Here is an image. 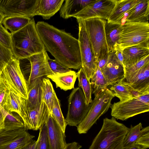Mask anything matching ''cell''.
<instances>
[{
    "label": "cell",
    "mask_w": 149,
    "mask_h": 149,
    "mask_svg": "<svg viewBox=\"0 0 149 149\" xmlns=\"http://www.w3.org/2000/svg\"><path fill=\"white\" fill-rule=\"evenodd\" d=\"M36 27L45 50L56 61L69 69L81 68L78 39L71 33L44 22H38Z\"/></svg>",
    "instance_id": "6da1fadb"
},
{
    "label": "cell",
    "mask_w": 149,
    "mask_h": 149,
    "mask_svg": "<svg viewBox=\"0 0 149 149\" xmlns=\"http://www.w3.org/2000/svg\"><path fill=\"white\" fill-rule=\"evenodd\" d=\"M11 34V50L14 57L17 59L27 58L45 49L33 18L22 29Z\"/></svg>",
    "instance_id": "7a4b0ae2"
},
{
    "label": "cell",
    "mask_w": 149,
    "mask_h": 149,
    "mask_svg": "<svg viewBox=\"0 0 149 149\" xmlns=\"http://www.w3.org/2000/svg\"><path fill=\"white\" fill-rule=\"evenodd\" d=\"M128 128L113 117L105 118L88 149H122Z\"/></svg>",
    "instance_id": "3957f363"
},
{
    "label": "cell",
    "mask_w": 149,
    "mask_h": 149,
    "mask_svg": "<svg viewBox=\"0 0 149 149\" xmlns=\"http://www.w3.org/2000/svg\"><path fill=\"white\" fill-rule=\"evenodd\" d=\"M0 81L3 87L9 92L27 99V82L21 71L19 60L13 58L0 74Z\"/></svg>",
    "instance_id": "277c9868"
},
{
    "label": "cell",
    "mask_w": 149,
    "mask_h": 149,
    "mask_svg": "<svg viewBox=\"0 0 149 149\" xmlns=\"http://www.w3.org/2000/svg\"><path fill=\"white\" fill-rule=\"evenodd\" d=\"M149 23L126 22L122 25L116 45L121 50L135 45L149 48Z\"/></svg>",
    "instance_id": "5b68a950"
},
{
    "label": "cell",
    "mask_w": 149,
    "mask_h": 149,
    "mask_svg": "<svg viewBox=\"0 0 149 149\" xmlns=\"http://www.w3.org/2000/svg\"><path fill=\"white\" fill-rule=\"evenodd\" d=\"M110 108L111 115L123 121L149 111V93H142L127 100L114 102Z\"/></svg>",
    "instance_id": "8992f818"
},
{
    "label": "cell",
    "mask_w": 149,
    "mask_h": 149,
    "mask_svg": "<svg viewBox=\"0 0 149 149\" xmlns=\"http://www.w3.org/2000/svg\"><path fill=\"white\" fill-rule=\"evenodd\" d=\"M115 96L107 88L96 96L91 103L90 109L83 120L77 126L79 134L86 133L97 120L108 110Z\"/></svg>",
    "instance_id": "52a82bcc"
},
{
    "label": "cell",
    "mask_w": 149,
    "mask_h": 149,
    "mask_svg": "<svg viewBox=\"0 0 149 149\" xmlns=\"http://www.w3.org/2000/svg\"><path fill=\"white\" fill-rule=\"evenodd\" d=\"M69 97L68 111L65 120L67 125L77 126L87 115L91 103L86 104L84 93L79 87L74 88Z\"/></svg>",
    "instance_id": "ba28073f"
},
{
    "label": "cell",
    "mask_w": 149,
    "mask_h": 149,
    "mask_svg": "<svg viewBox=\"0 0 149 149\" xmlns=\"http://www.w3.org/2000/svg\"><path fill=\"white\" fill-rule=\"evenodd\" d=\"M79 25V41L81 68L90 80L95 73L96 63L91 44L85 27L83 21L77 19Z\"/></svg>",
    "instance_id": "9c48e42d"
},
{
    "label": "cell",
    "mask_w": 149,
    "mask_h": 149,
    "mask_svg": "<svg viewBox=\"0 0 149 149\" xmlns=\"http://www.w3.org/2000/svg\"><path fill=\"white\" fill-rule=\"evenodd\" d=\"M83 20L97 64L98 58L101 51L103 49L108 50L105 31L107 21L105 19L98 18Z\"/></svg>",
    "instance_id": "30bf717a"
},
{
    "label": "cell",
    "mask_w": 149,
    "mask_h": 149,
    "mask_svg": "<svg viewBox=\"0 0 149 149\" xmlns=\"http://www.w3.org/2000/svg\"><path fill=\"white\" fill-rule=\"evenodd\" d=\"M38 0H1L0 12L4 17H34Z\"/></svg>",
    "instance_id": "8fae6325"
},
{
    "label": "cell",
    "mask_w": 149,
    "mask_h": 149,
    "mask_svg": "<svg viewBox=\"0 0 149 149\" xmlns=\"http://www.w3.org/2000/svg\"><path fill=\"white\" fill-rule=\"evenodd\" d=\"M117 0H95L73 17L84 20L98 18L108 20Z\"/></svg>",
    "instance_id": "7c38bea8"
},
{
    "label": "cell",
    "mask_w": 149,
    "mask_h": 149,
    "mask_svg": "<svg viewBox=\"0 0 149 149\" xmlns=\"http://www.w3.org/2000/svg\"><path fill=\"white\" fill-rule=\"evenodd\" d=\"M35 136L24 128L14 130H0V149H21Z\"/></svg>",
    "instance_id": "4fadbf2b"
},
{
    "label": "cell",
    "mask_w": 149,
    "mask_h": 149,
    "mask_svg": "<svg viewBox=\"0 0 149 149\" xmlns=\"http://www.w3.org/2000/svg\"><path fill=\"white\" fill-rule=\"evenodd\" d=\"M49 58L45 49L42 52L27 58L31 66L30 73L27 81L28 89L37 79L54 74L48 64Z\"/></svg>",
    "instance_id": "5bb4252c"
},
{
    "label": "cell",
    "mask_w": 149,
    "mask_h": 149,
    "mask_svg": "<svg viewBox=\"0 0 149 149\" xmlns=\"http://www.w3.org/2000/svg\"><path fill=\"white\" fill-rule=\"evenodd\" d=\"M122 82L132 91L141 93H149V63L125 76Z\"/></svg>",
    "instance_id": "9a60e30c"
},
{
    "label": "cell",
    "mask_w": 149,
    "mask_h": 149,
    "mask_svg": "<svg viewBox=\"0 0 149 149\" xmlns=\"http://www.w3.org/2000/svg\"><path fill=\"white\" fill-rule=\"evenodd\" d=\"M50 114L43 100L41 104L36 108H27L26 115L23 120L24 128L26 130H38L46 123Z\"/></svg>",
    "instance_id": "2e32d148"
},
{
    "label": "cell",
    "mask_w": 149,
    "mask_h": 149,
    "mask_svg": "<svg viewBox=\"0 0 149 149\" xmlns=\"http://www.w3.org/2000/svg\"><path fill=\"white\" fill-rule=\"evenodd\" d=\"M107 62L101 70L109 86L121 81L124 77V67L118 58L114 50L109 52Z\"/></svg>",
    "instance_id": "e0dca14e"
},
{
    "label": "cell",
    "mask_w": 149,
    "mask_h": 149,
    "mask_svg": "<svg viewBox=\"0 0 149 149\" xmlns=\"http://www.w3.org/2000/svg\"><path fill=\"white\" fill-rule=\"evenodd\" d=\"M45 123L49 149H64L67 145L65 132L51 113Z\"/></svg>",
    "instance_id": "ac0fdd59"
},
{
    "label": "cell",
    "mask_w": 149,
    "mask_h": 149,
    "mask_svg": "<svg viewBox=\"0 0 149 149\" xmlns=\"http://www.w3.org/2000/svg\"><path fill=\"white\" fill-rule=\"evenodd\" d=\"M64 0H38L34 16L40 15L49 19L59 10Z\"/></svg>",
    "instance_id": "d6986e66"
},
{
    "label": "cell",
    "mask_w": 149,
    "mask_h": 149,
    "mask_svg": "<svg viewBox=\"0 0 149 149\" xmlns=\"http://www.w3.org/2000/svg\"><path fill=\"white\" fill-rule=\"evenodd\" d=\"M3 108L7 111L16 113L21 117L23 120L26 114V100L8 91Z\"/></svg>",
    "instance_id": "ffe728a7"
},
{
    "label": "cell",
    "mask_w": 149,
    "mask_h": 149,
    "mask_svg": "<svg viewBox=\"0 0 149 149\" xmlns=\"http://www.w3.org/2000/svg\"><path fill=\"white\" fill-rule=\"evenodd\" d=\"M126 22H148L149 15V0H140L130 10Z\"/></svg>",
    "instance_id": "44dd1931"
},
{
    "label": "cell",
    "mask_w": 149,
    "mask_h": 149,
    "mask_svg": "<svg viewBox=\"0 0 149 149\" xmlns=\"http://www.w3.org/2000/svg\"><path fill=\"white\" fill-rule=\"evenodd\" d=\"M149 55V48L139 45L126 47L122 51L124 67L132 64Z\"/></svg>",
    "instance_id": "7402d4cb"
},
{
    "label": "cell",
    "mask_w": 149,
    "mask_h": 149,
    "mask_svg": "<svg viewBox=\"0 0 149 149\" xmlns=\"http://www.w3.org/2000/svg\"><path fill=\"white\" fill-rule=\"evenodd\" d=\"M94 1L66 0L60 10V16L64 19L73 17Z\"/></svg>",
    "instance_id": "603a6c76"
},
{
    "label": "cell",
    "mask_w": 149,
    "mask_h": 149,
    "mask_svg": "<svg viewBox=\"0 0 149 149\" xmlns=\"http://www.w3.org/2000/svg\"><path fill=\"white\" fill-rule=\"evenodd\" d=\"M140 0H117L108 20V22L121 23L125 14L139 2Z\"/></svg>",
    "instance_id": "cb8c5ba5"
},
{
    "label": "cell",
    "mask_w": 149,
    "mask_h": 149,
    "mask_svg": "<svg viewBox=\"0 0 149 149\" xmlns=\"http://www.w3.org/2000/svg\"><path fill=\"white\" fill-rule=\"evenodd\" d=\"M47 77L54 81L56 87L66 91L74 88L77 74L75 71L71 70L64 73L50 74L47 76Z\"/></svg>",
    "instance_id": "d4e9b609"
},
{
    "label": "cell",
    "mask_w": 149,
    "mask_h": 149,
    "mask_svg": "<svg viewBox=\"0 0 149 149\" xmlns=\"http://www.w3.org/2000/svg\"><path fill=\"white\" fill-rule=\"evenodd\" d=\"M42 78L37 79L28 88V97L26 100L27 108L34 109L40 106L42 101Z\"/></svg>",
    "instance_id": "484cf974"
},
{
    "label": "cell",
    "mask_w": 149,
    "mask_h": 149,
    "mask_svg": "<svg viewBox=\"0 0 149 149\" xmlns=\"http://www.w3.org/2000/svg\"><path fill=\"white\" fill-rule=\"evenodd\" d=\"M122 25V23L107 22L105 31L108 52L113 50L116 45L121 30Z\"/></svg>",
    "instance_id": "4316f807"
},
{
    "label": "cell",
    "mask_w": 149,
    "mask_h": 149,
    "mask_svg": "<svg viewBox=\"0 0 149 149\" xmlns=\"http://www.w3.org/2000/svg\"><path fill=\"white\" fill-rule=\"evenodd\" d=\"M149 132V127L148 126L143 127L141 123L134 126L131 125L130 127L128 128L127 133L125 138L123 148L134 145L141 135Z\"/></svg>",
    "instance_id": "83f0119b"
},
{
    "label": "cell",
    "mask_w": 149,
    "mask_h": 149,
    "mask_svg": "<svg viewBox=\"0 0 149 149\" xmlns=\"http://www.w3.org/2000/svg\"><path fill=\"white\" fill-rule=\"evenodd\" d=\"M31 19L30 18L19 16H13L5 17L2 24L11 33H14L27 25Z\"/></svg>",
    "instance_id": "f1b7e54d"
},
{
    "label": "cell",
    "mask_w": 149,
    "mask_h": 149,
    "mask_svg": "<svg viewBox=\"0 0 149 149\" xmlns=\"http://www.w3.org/2000/svg\"><path fill=\"white\" fill-rule=\"evenodd\" d=\"M92 93L95 97L104 91L109 86L101 70L97 65L96 70L90 79Z\"/></svg>",
    "instance_id": "f546056e"
},
{
    "label": "cell",
    "mask_w": 149,
    "mask_h": 149,
    "mask_svg": "<svg viewBox=\"0 0 149 149\" xmlns=\"http://www.w3.org/2000/svg\"><path fill=\"white\" fill-rule=\"evenodd\" d=\"M109 89L112 92L114 96L118 98L120 101L144 93L132 91L127 86L123 84L122 81L111 86Z\"/></svg>",
    "instance_id": "4dcf8cb0"
},
{
    "label": "cell",
    "mask_w": 149,
    "mask_h": 149,
    "mask_svg": "<svg viewBox=\"0 0 149 149\" xmlns=\"http://www.w3.org/2000/svg\"><path fill=\"white\" fill-rule=\"evenodd\" d=\"M79 80V87L81 88L85 95L86 104L92 102V88L90 80L87 78L83 68H81L77 72Z\"/></svg>",
    "instance_id": "1f68e13d"
},
{
    "label": "cell",
    "mask_w": 149,
    "mask_h": 149,
    "mask_svg": "<svg viewBox=\"0 0 149 149\" xmlns=\"http://www.w3.org/2000/svg\"><path fill=\"white\" fill-rule=\"evenodd\" d=\"M42 89L43 100L51 113L53 106L54 97L56 93L48 78H42Z\"/></svg>",
    "instance_id": "d6a6232c"
},
{
    "label": "cell",
    "mask_w": 149,
    "mask_h": 149,
    "mask_svg": "<svg viewBox=\"0 0 149 149\" xmlns=\"http://www.w3.org/2000/svg\"><path fill=\"white\" fill-rule=\"evenodd\" d=\"M4 123V129L6 130H14L24 127L23 121L21 117L17 113L13 114L9 111H7Z\"/></svg>",
    "instance_id": "836d02e7"
},
{
    "label": "cell",
    "mask_w": 149,
    "mask_h": 149,
    "mask_svg": "<svg viewBox=\"0 0 149 149\" xmlns=\"http://www.w3.org/2000/svg\"><path fill=\"white\" fill-rule=\"evenodd\" d=\"M51 114L63 131L65 132L67 124L62 114L60 102L56 93L54 97L53 106Z\"/></svg>",
    "instance_id": "e575fe53"
},
{
    "label": "cell",
    "mask_w": 149,
    "mask_h": 149,
    "mask_svg": "<svg viewBox=\"0 0 149 149\" xmlns=\"http://www.w3.org/2000/svg\"><path fill=\"white\" fill-rule=\"evenodd\" d=\"M13 57L11 50L0 42V74Z\"/></svg>",
    "instance_id": "d590c367"
},
{
    "label": "cell",
    "mask_w": 149,
    "mask_h": 149,
    "mask_svg": "<svg viewBox=\"0 0 149 149\" xmlns=\"http://www.w3.org/2000/svg\"><path fill=\"white\" fill-rule=\"evenodd\" d=\"M148 63L149 55L135 63L124 67V77L139 70Z\"/></svg>",
    "instance_id": "8d00e7d4"
},
{
    "label": "cell",
    "mask_w": 149,
    "mask_h": 149,
    "mask_svg": "<svg viewBox=\"0 0 149 149\" xmlns=\"http://www.w3.org/2000/svg\"><path fill=\"white\" fill-rule=\"evenodd\" d=\"M37 149H49L46 123L39 129Z\"/></svg>",
    "instance_id": "74e56055"
},
{
    "label": "cell",
    "mask_w": 149,
    "mask_h": 149,
    "mask_svg": "<svg viewBox=\"0 0 149 149\" xmlns=\"http://www.w3.org/2000/svg\"><path fill=\"white\" fill-rule=\"evenodd\" d=\"M49 66L54 74L64 73L70 71L69 68L62 65L55 59H52L49 58L48 59Z\"/></svg>",
    "instance_id": "f35d334b"
},
{
    "label": "cell",
    "mask_w": 149,
    "mask_h": 149,
    "mask_svg": "<svg viewBox=\"0 0 149 149\" xmlns=\"http://www.w3.org/2000/svg\"><path fill=\"white\" fill-rule=\"evenodd\" d=\"M0 42L11 49V34L0 23Z\"/></svg>",
    "instance_id": "ab89813d"
},
{
    "label": "cell",
    "mask_w": 149,
    "mask_h": 149,
    "mask_svg": "<svg viewBox=\"0 0 149 149\" xmlns=\"http://www.w3.org/2000/svg\"><path fill=\"white\" fill-rule=\"evenodd\" d=\"M109 56V52L107 49H102L100 52L97 59V65L101 70L106 64Z\"/></svg>",
    "instance_id": "60d3db41"
},
{
    "label": "cell",
    "mask_w": 149,
    "mask_h": 149,
    "mask_svg": "<svg viewBox=\"0 0 149 149\" xmlns=\"http://www.w3.org/2000/svg\"><path fill=\"white\" fill-rule=\"evenodd\" d=\"M135 144L141 147L143 149L149 147V132L141 135L136 141Z\"/></svg>",
    "instance_id": "b9f144b4"
},
{
    "label": "cell",
    "mask_w": 149,
    "mask_h": 149,
    "mask_svg": "<svg viewBox=\"0 0 149 149\" xmlns=\"http://www.w3.org/2000/svg\"><path fill=\"white\" fill-rule=\"evenodd\" d=\"M8 91L3 88L0 90V108H3V106Z\"/></svg>",
    "instance_id": "7bdbcfd3"
},
{
    "label": "cell",
    "mask_w": 149,
    "mask_h": 149,
    "mask_svg": "<svg viewBox=\"0 0 149 149\" xmlns=\"http://www.w3.org/2000/svg\"><path fill=\"white\" fill-rule=\"evenodd\" d=\"M7 111L4 108H0V130L4 128V121Z\"/></svg>",
    "instance_id": "ee69618b"
},
{
    "label": "cell",
    "mask_w": 149,
    "mask_h": 149,
    "mask_svg": "<svg viewBox=\"0 0 149 149\" xmlns=\"http://www.w3.org/2000/svg\"><path fill=\"white\" fill-rule=\"evenodd\" d=\"M38 145L37 140H33L21 149H37Z\"/></svg>",
    "instance_id": "f6af8a7d"
},
{
    "label": "cell",
    "mask_w": 149,
    "mask_h": 149,
    "mask_svg": "<svg viewBox=\"0 0 149 149\" xmlns=\"http://www.w3.org/2000/svg\"><path fill=\"white\" fill-rule=\"evenodd\" d=\"M113 50L114 51L115 54L119 60L123 65L122 50L120 49L116 45L115 46Z\"/></svg>",
    "instance_id": "bcb514c9"
},
{
    "label": "cell",
    "mask_w": 149,
    "mask_h": 149,
    "mask_svg": "<svg viewBox=\"0 0 149 149\" xmlns=\"http://www.w3.org/2000/svg\"><path fill=\"white\" fill-rule=\"evenodd\" d=\"M82 146L78 143L74 142L67 143V146L64 149H80Z\"/></svg>",
    "instance_id": "7dc6e473"
},
{
    "label": "cell",
    "mask_w": 149,
    "mask_h": 149,
    "mask_svg": "<svg viewBox=\"0 0 149 149\" xmlns=\"http://www.w3.org/2000/svg\"><path fill=\"white\" fill-rule=\"evenodd\" d=\"M122 149H143L139 146L134 144L132 146L127 147L123 148Z\"/></svg>",
    "instance_id": "c3c4849f"
},
{
    "label": "cell",
    "mask_w": 149,
    "mask_h": 149,
    "mask_svg": "<svg viewBox=\"0 0 149 149\" xmlns=\"http://www.w3.org/2000/svg\"><path fill=\"white\" fill-rule=\"evenodd\" d=\"M4 18V16L0 12V23H2Z\"/></svg>",
    "instance_id": "681fc988"
},
{
    "label": "cell",
    "mask_w": 149,
    "mask_h": 149,
    "mask_svg": "<svg viewBox=\"0 0 149 149\" xmlns=\"http://www.w3.org/2000/svg\"><path fill=\"white\" fill-rule=\"evenodd\" d=\"M3 88H4L2 86L0 81V90H1L2 89H3Z\"/></svg>",
    "instance_id": "f907efd6"
}]
</instances>
